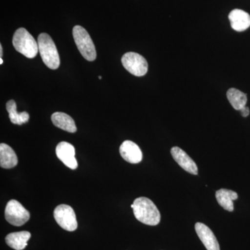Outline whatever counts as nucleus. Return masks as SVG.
<instances>
[{"label": "nucleus", "mask_w": 250, "mask_h": 250, "mask_svg": "<svg viewBox=\"0 0 250 250\" xmlns=\"http://www.w3.org/2000/svg\"><path fill=\"white\" fill-rule=\"evenodd\" d=\"M215 197L219 205L221 206L224 209L232 212L233 210V200L238 199V194L236 192L228 189L221 188L215 192Z\"/></svg>", "instance_id": "dca6fc26"}, {"label": "nucleus", "mask_w": 250, "mask_h": 250, "mask_svg": "<svg viewBox=\"0 0 250 250\" xmlns=\"http://www.w3.org/2000/svg\"><path fill=\"white\" fill-rule=\"evenodd\" d=\"M122 63L131 75L143 77L147 72L148 63L142 56L135 52H127L122 57Z\"/></svg>", "instance_id": "423d86ee"}, {"label": "nucleus", "mask_w": 250, "mask_h": 250, "mask_svg": "<svg viewBox=\"0 0 250 250\" xmlns=\"http://www.w3.org/2000/svg\"><path fill=\"white\" fill-rule=\"evenodd\" d=\"M195 228L197 236L207 250H220L216 237L209 228L205 224L197 223Z\"/></svg>", "instance_id": "1a4fd4ad"}, {"label": "nucleus", "mask_w": 250, "mask_h": 250, "mask_svg": "<svg viewBox=\"0 0 250 250\" xmlns=\"http://www.w3.org/2000/svg\"><path fill=\"white\" fill-rule=\"evenodd\" d=\"M3 63V60H2V59L1 58H0V64H2Z\"/></svg>", "instance_id": "412c9836"}, {"label": "nucleus", "mask_w": 250, "mask_h": 250, "mask_svg": "<svg viewBox=\"0 0 250 250\" xmlns=\"http://www.w3.org/2000/svg\"><path fill=\"white\" fill-rule=\"evenodd\" d=\"M123 159L130 164H139L143 159V153L139 146L131 141H125L120 147Z\"/></svg>", "instance_id": "9d476101"}, {"label": "nucleus", "mask_w": 250, "mask_h": 250, "mask_svg": "<svg viewBox=\"0 0 250 250\" xmlns=\"http://www.w3.org/2000/svg\"><path fill=\"white\" fill-rule=\"evenodd\" d=\"M227 97H228L229 102L231 104V106L238 111H240L242 108L245 107L247 102H248L246 94L234 88H231L228 90Z\"/></svg>", "instance_id": "a211bd4d"}, {"label": "nucleus", "mask_w": 250, "mask_h": 250, "mask_svg": "<svg viewBox=\"0 0 250 250\" xmlns=\"http://www.w3.org/2000/svg\"><path fill=\"white\" fill-rule=\"evenodd\" d=\"M13 45L16 50L29 59H33L39 52L35 39L24 28H20L15 32Z\"/></svg>", "instance_id": "7ed1b4c3"}, {"label": "nucleus", "mask_w": 250, "mask_h": 250, "mask_svg": "<svg viewBox=\"0 0 250 250\" xmlns=\"http://www.w3.org/2000/svg\"><path fill=\"white\" fill-rule=\"evenodd\" d=\"M3 49H2V46L0 45V57H1H1H2V55H3Z\"/></svg>", "instance_id": "aec40b11"}, {"label": "nucleus", "mask_w": 250, "mask_h": 250, "mask_svg": "<svg viewBox=\"0 0 250 250\" xmlns=\"http://www.w3.org/2000/svg\"><path fill=\"white\" fill-rule=\"evenodd\" d=\"M240 111H241L242 116L245 117V118H246V117H248L250 115V108L247 107L246 106L240 110Z\"/></svg>", "instance_id": "6ab92c4d"}, {"label": "nucleus", "mask_w": 250, "mask_h": 250, "mask_svg": "<svg viewBox=\"0 0 250 250\" xmlns=\"http://www.w3.org/2000/svg\"><path fill=\"white\" fill-rule=\"evenodd\" d=\"M229 20L233 30L240 32L250 27V16L243 10L233 9L229 15Z\"/></svg>", "instance_id": "f8f14e48"}, {"label": "nucleus", "mask_w": 250, "mask_h": 250, "mask_svg": "<svg viewBox=\"0 0 250 250\" xmlns=\"http://www.w3.org/2000/svg\"><path fill=\"white\" fill-rule=\"evenodd\" d=\"M18 159L16 152L8 145H0V166L5 169H11L18 165Z\"/></svg>", "instance_id": "4468645a"}, {"label": "nucleus", "mask_w": 250, "mask_h": 250, "mask_svg": "<svg viewBox=\"0 0 250 250\" xmlns=\"http://www.w3.org/2000/svg\"><path fill=\"white\" fill-rule=\"evenodd\" d=\"M6 110L9 113L10 121L13 124L21 125L29 121V113L26 111L18 113L16 103L14 100H10L6 103Z\"/></svg>", "instance_id": "f3484780"}, {"label": "nucleus", "mask_w": 250, "mask_h": 250, "mask_svg": "<svg viewBox=\"0 0 250 250\" xmlns=\"http://www.w3.org/2000/svg\"><path fill=\"white\" fill-rule=\"evenodd\" d=\"M99 80H102V77L99 76Z\"/></svg>", "instance_id": "4be33fe9"}, {"label": "nucleus", "mask_w": 250, "mask_h": 250, "mask_svg": "<svg viewBox=\"0 0 250 250\" xmlns=\"http://www.w3.org/2000/svg\"><path fill=\"white\" fill-rule=\"evenodd\" d=\"M54 217L56 222L63 229L74 231L77 229L76 215L73 208L66 205H59L54 209Z\"/></svg>", "instance_id": "0eeeda50"}, {"label": "nucleus", "mask_w": 250, "mask_h": 250, "mask_svg": "<svg viewBox=\"0 0 250 250\" xmlns=\"http://www.w3.org/2000/svg\"><path fill=\"white\" fill-rule=\"evenodd\" d=\"M39 52L46 66L56 70L60 65V58L53 40L47 34L42 33L38 38Z\"/></svg>", "instance_id": "f03ea898"}, {"label": "nucleus", "mask_w": 250, "mask_h": 250, "mask_svg": "<svg viewBox=\"0 0 250 250\" xmlns=\"http://www.w3.org/2000/svg\"><path fill=\"white\" fill-rule=\"evenodd\" d=\"M4 215L6 221L16 227L22 226L30 218L29 212L16 200L8 202Z\"/></svg>", "instance_id": "39448f33"}, {"label": "nucleus", "mask_w": 250, "mask_h": 250, "mask_svg": "<svg viewBox=\"0 0 250 250\" xmlns=\"http://www.w3.org/2000/svg\"><path fill=\"white\" fill-rule=\"evenodd\" d=\"M52 121L57 127L70 133L77 131L75 121L71 117L62 112H56L52 116Z\"/></svg>", "instance_id": "2eb2a0df"}, {"label": "nucleus", "mask_w": 250, "mask_h": 250, "mask_svg": "<svg viewBox=\"0 0 250 250\" xmlns=\"http://www.w3.org/2000/svg\"><path fill=\"white\" fill-rule=\"evenodd\" d=\"M56 154L59 160L72 170H75L78 167L75 158V148L70 143L64 141L59 143L56 148Z\"/></svg>", "instance_id": "6e6552de"}, {"label": "nucleus", "mask_w": 250, "mask_h": 250, "mask_svg": "<svg viewBox=\"0 0 250 250\" xmlns=\"http://www.w3.org/2000/svg\"><path fill=\"white\" fill-rule=\"evenodd\" d=\"M171 154L174 161L179 164L184 170L192 174H198V168L195 161L192 160L183 149L178 147H174L171 149Z\"/></svg>", "instance_id": "9b49d317"}, {"label": "nucleus", "mask_w": 250, "mask_h": 250, "mask_svg": "<svg viewBox=\"0 0 250 250\" xmlns=\"http://www.w3.org/2000/svg\"><path fill=\"white\" fill-rule=\"evenodd\" d=\"M31 236L29 231H19L9 233L6 236L5 241L10 248L16 250H22L27 246V242L30 239Z\"/></svg>", "instance_id": "ddd939ff"}, {"label": "nucleus", "mask_w": 250, "mask_h": 250, "mask_svg": "<svg viewBox=\"0 0 250 250\" xmlns=\"http://www.w3.org/2000/svg\"><path fill=\"white\" fill-rule=\"evenodd\" d=\"M131 207L135 217L141 223L150 226H156L160 223V212L154 202L147 197L136 199Z\"/></svg>", "instance_id": "f257e3e1"}, {"label": "nucleus", "mask_w": 250, "mask_h": 250, "mask_svg": "<svg viewBox=\"0 0 250 250\" xmlns=\"http://www.w3.org/2000/svg\"><path fill=\"white\" fill-rule=\"evenodd\" d=\"M74 40L77 48L83 58L88 62H93L97 57L96 49L93 41L84 28L80 25L74 27L72 30Z\"/></svg>", "instance_id": "20e7f679"}]
</instances>
